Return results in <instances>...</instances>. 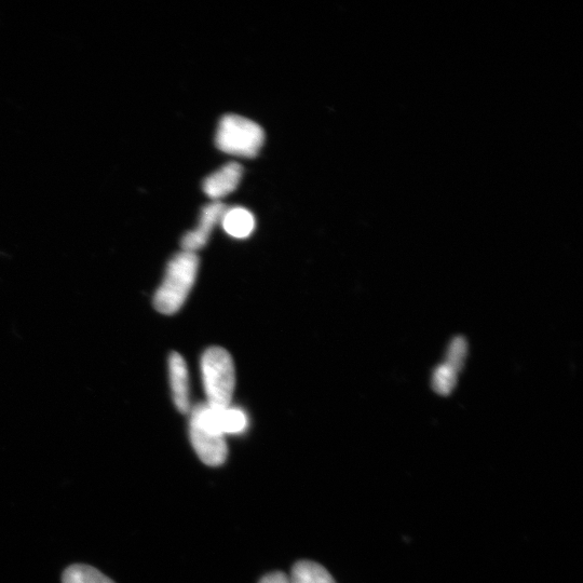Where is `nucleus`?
I'll return each instance as SVG.
<instances>
[{
    "label": "nucleus",
    "mask_w": 583,
    "mask_h": 583,
    "mask_svg": "<svg viewBox=\"0 0 583 583\" xmlns=\"http://www.w3.org/2000/svg\"><path fill=\"white\" fill-rule=\"evenodd\" d=\"M199 267L195 252L175 254L168 264L164 281L154 296V306L161 314L172 315L180 310L192 290Z\"/></svg>",
    "instance_id": "f257e3e1"
},
{
    "label": "nucleus",
    "mask_w": 583,
    "mask_h": 583,
    "mask_svg": "<svg viewBox=\"0 0 583 583\" xmlns=\"http://www.w3.org/2000/svg\"><path fill=\"white\" fill-rule=\"evenodd\" d=\"M203 386L212 409L229 408L235 390V366L232 356L221 347H210L201 359Z\"/></svg>",
    "instance_id": "f03ea898"
},
{
    "label": "nucleus",
    "mask_w": 583,
    "mask_h": 583,
    "mask_svg": "<svg viewBox=\"0 0 583 583\" xmlns=\"http://www.w3.org/2000/svg\"><path fill=\"white\" fill-rule=\"evenodd\" d=\"M265 132L256 122L238 115H226L219 124L215 144L223 153L253 158L260 153Z\"/></svg>",
    "instance_id": "7ed1b4c3"
},
{
    "label": "nucleus",
    "mask_w": 583,
    "mask_h": 583,
    "mask_svg": "<svg viewBox=\"0 0 583 583\" xmlns=\"http://www.w3.org/2000/svg\"><path fill=\"white\" fill-rule=\"evenodd\" d=\"M189 436L198 457L208 466L218 467L225 463L228 447L225 436L200 425L191 418Z\"/></svg>",
    "instance_id": "20e7f679"
},
{
    "label": "nucleus",
    "mask_w": 583,
    "mask_h": 583,
    "mask_svg": "<svg viewBox=\"0 0 583 583\" xmlns=\"http://www.w3.org/2000/svg\"><path fill=\"white\" fill-rule=\"evenodd\" d=\"M227 207L221 201H213L202 209L198 227L186 233L181 246L183 251L195 252L205 247L214 226L223 220Z\"/></svg>",
    "instance_id": "39448f33"
},
{
    "label": "nucleus",
    "mask_w": 583,
    "mask_h": 583,
    "mask_svg": "<svg viewBox=\"0 0 583 583\" xmlns=\"http://www.w3.org/2000/svg\"><path fill=\"white\" fill-rule=\"evenodd\" d=\"M242 174L243 169L237 162H229L203 181V192L214 201H219L236 191Z\"/></svg>",
    "instance_id": "423d86ee"
},
{
    "label": "nucleus",
    "mask_w": 583,
    "mask_h": 583,
    "mask_svg": "<svg viewBox=\"0 0 583 583\" xmlns=\"http://www.w3.org/2000/svg\"><path fill=\"white\" fill-rule=\"evenodd\" d=\"M170 383L176 409L182 414L191 412L189 402L188 370L184 358L178 352H172L169 358Z\"/></svg>",
    "instance_id": "0eeeda50"
},
{
    "label": "nucleus",
    "mask_w": 583,
    "mask_h": 583,
    "mask_svg": "<svg viewBox=\"0 0 583 583\" xmlns=\"http://www.w3.org/2000/svg\"><path fill=\"white\" fill-rule=\"evenodd\" d=\"M222 225L227 234L236 238L249 237L255 228L254 215L247 209H227L223 216Z\"/></svg>",
    "instance_id": "6e6552de"
},
{
    "label": "nucleus",
    "mask_w": 583,
    "mask_h": 583,
    "mask_svg": "<svg viewBox=\"0 0 583 583\" xmlns=\"http://www.w3.org/2000/svg\"><path fill=\"white\" fill-rule=\"evenodd\" d=\"M290 580L291 583H336L327 569L310 561L296 563Z\"/></svg>",
    "instance_id": "1a4fd4ad"
},
{
    "label": "nucleus",
    "mask_w": 583,
    "mask_h": 583,
    "mask_svg": "<svg viewBox=\"0 0 583 583\" xmlns=\"http://www.w3.org/2000/svg\"><path fill=\"white\" fill-rule=\"evenodd\" d=\"M215 413L219 428L224 436L239 435V433L246 431L248 418L243 411L235 408H227L224 410H215Z\"/></svg>",
    "instance_id": "9d476101"
},
{
    "label": "nucleus",
    "mask_w": 583,
    "mask_h": 583,
    "mask_svg": "<svg viewBox=\"0 0 583 583\" xmlns=\"http://www.w3.org/2000/svg\"><path fill=\"white\" fill-rule=\"evenodd\" d=\"M63 583H115L97 568L88 565H73L63 574Z\"/></svg>",
    "instance_id": "9b49d317"
},
{
    "label": "nucleus",
    "mask_w": 583,
    "mask_h": 583,
    "mask_svg": "<svg viewBox=\"0 0 583 583\" xmlns=\"http://www.w3.org/2000/svg\"><path fill=\"white\" fill-rule=\"evenodd\" d=\"M468 354V344L464 337H456L446 351L445 365L456 374L463 370Z\"/></svg>",
    "instance_id": "f8f14e48"
},
{
    "label": "nucleus",
    "mask_w": 583,
    "mask_h": 583,
    "mask_svg": "<svg viewBox=\"0 0 583 583\" xmlns=\"http://www.w3.org/2000/svg\"><path fill=\"white\" fill-rule=\"evenodd\" d=\"M456 382L457 374L445 364L438 366L432 376V388L441 396L450 395Z\"/></svg>",
    "instance_id": "ddd939ff"
},
{
    "label": "nucleus",
    "mask_w": 583,
    "mask_h": 583,
    "mask_svg": "<svg viewBox=\"0 0 583 583\" xmlns=\"http://www.w3.org/2000/svg\"><path fill=\"white\" fill-rule=\"evenodd\" d=\"M260 583H291V580L286 574L277 572L265 576Z\"/></svg>",
    "instance_id": "4468645a"
}]
</instances>
